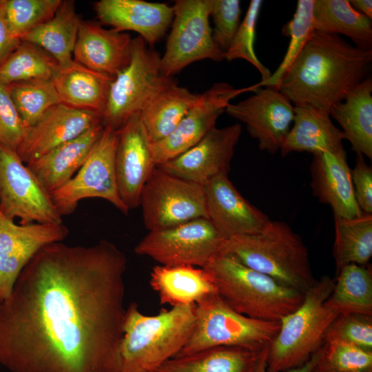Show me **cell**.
I'll use <instances>...</instances> for the list:
<instances>
[{
    "mask_svg": "<svg viewBox=\"0 0 372 372\" xmlns=\"http://www.w3.org/2000/svg\"><path fill=\"white\" fill-rule=\"evenodd\" d=\"M127 263L105 239L41 248L0 302V364L10 372H118Z\"/></svg>",
    "mask_w": 372,
    "mask_h": 372,
    "instance_id": "6da1fadb",
    "label": "cell"
},
{
    "mask_svg": "<svg viewBox=\"0 0 372 372\" xmlns=\"http://www.w3.org/2000/svg\"><path fill=\"white\" fill-rule=\"evenodd\" d=\"M372 51L339 35L316 32L282 76L278 90L293 106L328 113L369 75Z\"/></svg>",
    "mask_w": 372,
    "mask_h": 372,
    "instance_id": "7a4b0ae2",
    "label": "cell"
},
{
    "mask_svg": "<svg viewBox=\"0 0 372 372\" xmlns=\"http://www.w3.org/2000/svg\"><path fill=\"white\" fill-rule=\"evenodd\" d=\"M195 304L174 306L148 316L131 303L124 318L118 372H155L176 356L193 332Z\"/></svg>",
    "mask_w": 372,
    "mask_h": 372,
    "instance_id": "3957f363",
    "label": "cell"
},
{
    "mask_svg": "<svg viewBox=\"0 0 372 372\" xmlns=\"http://www.w3.org/2000/svg\"><path fill=\"white\" fill-rule=\"evenodd\" d=\"M305 293L316 282L308 249L285 223L270 220L260 233L225 238L220 253Z\"/></svg>",
    "mask_w": 372,
    "mask_h": 372,
    "instance_id": "277c9868",
    "label": "cell"
},
{
    "mask_svg": "<svg viewBox=\"0 0 372 372\" xmlns=\"http://www.w3.org/2000/svg\"><path fill=\"white\" fill-rule=\"evenodd\" d=\"M218 296L234 311L247 317L280 322L302 302L304 293L219 254L204 268Z\"/></svg>",
    "mask_w": 372,
    "mask_h": 372,
    "instance_id": "5b68a950",
    "label": "cell"
},
{
    "mask_svg": "<svg viewBox=\"0 0 372 372\" xmlns=\"http://www.w3.org/2000/svg\"><path fill=\"white\" fill-rule=\"evenodd\" d=\"M335 281L327 275L316 280L301 304L280 320V329L268 347L267 372L300 367L321 349L329 327L338 316L324 305Z\"/></svg>",
    "mask_w": 372,
    "mask_h": 372,
    "instance_id": "8992f818",
    "label": "cell"
},
{
    "mask_svg": "<svg viewBox=\"0 0 372 372\" xmlns=\"http://www.w3.org/2000/svg\"><path fill=\"white\" fill-rule=\"evenodd\" d=\"M280 322L265 321L232 309L218 293L195 304V324L185 345L176 356L218 346L262 349L280 329Z\"/></svg>",
    "mask_w": 372,
    "mask_h": 372,
    "instance_id": "52a82bcc",
    "label": "cell"
},
{
    "mask_svg": "<svg viewBox=\"0 0 372 372\" xmlns=\"http://www.w3.org/2000/svg\"><path fill=\"white\" fill-rule=\"evenodd\" d=\"M212 0H176L161 71L172 78L191 63L204 59L224 60L209 23Z\"/></svg>",
    "mask_w": 372,
    "mask_h": 372,
    "instance_id": "ba28073f",
    "label": "cell"
},
{
    "mask_svg": "<svg viewBox=\"0 0 372 372\" xmlns=\"http://www.w3.org/2000/svg\"><path fill=\"white\" fill-rule=\"evenodd\" d=\"M161 55L137 37L132 40L129 63L112 79L102 117L104 126L118 130L139 113L145 102L169 77L161 71Z\"/></svg>",
    "mask_w": 372,
    "mask_h": 372,
    "instance_id": "9c48e42d",
    "label": "cell"
},
{
    "mask_svg": "<svg viewBox=\"0 0 372 372\" xmlns=\"http://www.w3.org/2000/svg\"><path fill=\"white\" fill-rule=\"evenodd\" d=\"M118 130L104 126L103 132L76 174L64 185L50 194L61 216L74 211L80 200L103 198L124 214L129 209L121 200L118 190L115 154Z\"/></svg>",
    "mask_w": 372,
    "mask_h": 372,
    "instance_id": "30bf717a",
    "label": "cell"
},
{
    "mask_svg": "<svg viewBox=\"0 0 372 372\" xmlns=\"http://www.w3.org/2000/svg\"><path fill=\"white\" fill-rule=\"evenodd\" d=\"M149 231L207 218L203 185L169 174L158 167L144 185L140 198Z\"/></svg>",
    "mask_w": 372,
    "mask_h": 372,
    "instance_id": "8fae6325",
    "label": "cell"
},
{
    "mask_svg": "<svg viewBox=\"0 0 372 372\" xmlns=\"http://www.w3.org/2000/svg\"><path fill=\"white\" fill-rule=\"evenodd\" d=\"M225 238L207 218L149 231L134 248L161 265L204 268L220 253Z\"/></svg>",
    "mask_w": 372,
    "mask_h": 372,
    "instance_id": "7c38bea8",
    "label": "cell"
},
{
    "mask_svg": "<svg viewBox=\"0 0 372 372\" xmlns=\"http://www.w3.org/2000/svg\"><path fill=\"white\" fill-rule=\"evenodd\" d=\"M0 212L21 225L63 223L50 194L16 152L1 145Z\"/></svg>",
    "mask_w": 372,
    "mask_h": 372,
    "instance_id": "4fadbf2b",
    "label": "cell"
},
{
    "mask_svg": "<svg viewBox=\"0 0 372 372\" xmlns=\"http://www.w3.org/2000/svg\"><path fill=\"white\" fill-rule=\"evenodd\" d=\"M256 85L235 88L220 82L200 94L199 101L186 114L173 132L165 138L152 143L156 166L184 153L216 127L218 117L225 111L231 101L237 96L253 92Z\"/></svg>",
    "mask_w": 372,
    "mask_h": 372,
    "instance_id": "5bb4252c",
    "label": "cell"
},
{
    "mask_svg": "<svg viewBox=\"0 0 372 372\" xmlns=\"http://www.w3.org/2000/svg\"><path fill=\"white\" fill-rule=\"evenodd\" d=\"M249 97L230 103L225 112L244 123L258 147L270 154L280 150L294 118V106L278 90L257 87Z\"/></svg>",
    "mask_w": 372,
    "mask_h": 372,
    "instance_id": "9a60e30c",
    "label": "cell"
},
{
    "mask_svg": "<svg viewBox=\"0 0 372 372\" xmlns=\"http://www.w3.org/2000/svg\"><path fill=\"white\" fill-rule=\"evenodd\" d=\"M68 234L63 223L17 225L0 214V302L10 298L33 256L44 246L61 242Z\"/></svg>",
    "mask_w": 372,
    "mask_h": 372,
    "instance_id": "2e32d148",
    "label": "cell"
},
{
    "mask_svg": "<svg viewBox=\"0 0 372 372\" xmlns=\"http://www.w3.org/2000/svg\"><path fill=\"white\" fill-rule=\"evenodd\" d=\"M241 133L240 124L215 127L190 149L156 167L201 185L215 176L228 175Z\"/></svg>",
    "mask_w": 372,
    "mask_h": 372,
    "instance_id": "e0dca14e",
    "label": "cell"
},
{
    "mask_svg": "<svg viewBox=\"0 0 372 372\" xmlns=\"http://www.w3.org/2000/svg\"><path fill=\"white\" fill-rule=\"evenodd\" d=\"M156 167L152 143L137 113L118 130L115 154L118 194L129 211L139 207L142 189Z\"/></svg>",
    "mask_w": 372,
    "mask_h": 372,
    "instance_id": "ac0fdd59",
    "label": "cell"
},
{
    "mask_svg": "<svg viewBox=\"0 0 372 372\" xmlns=\"http://www.w3.org/2000/svg\"><path fill=\"white\" fill-rule=\"evenodd\" d=\"M203 185L207 218L225 238L258 234L271 220L240 194L227 174L215 176Z\"/></svg>",
    "mask_w": 372,
    "mask_h": 372,
    "instance_id": "d6986e66",
    "label": "cell"
},
{
    "mask_svg": "<svg viewBox=\"0 0 372 372\" xmlns=\"http://www.w3.org/2000/svg\"><path fill=\"white\" fill-rule=\"evenodd\" d=\"M100 123L96 113L59 103L28 128L17 154L26 165Z\"/></svg>",
    "mask_w": 372,
    "mask_h": 372,
    "instance_id": "ffe728a7",
    "label": "cell"
},
{
    "mask_svg": "<svg viewBox=\"0 0 372 372\" xmlns=\"http://www.w3.org/2000/svg\"><path fill=\"white\" fill-rule=\"evenodd\" d=\"M94 8L101 24L137 32L150 47L165 35L174 17L173 7L167 3L143 0H101Z\"/></svg>",
    "mask_w": 372,
    "mask_h": 372,
    "instance_id": "44dd1931",
    "label": "cell"
},
{
    "mask_svg": "<svg viewBox=\"0 0 372 372\" xmlns=\"http://www.w3.org/2000/svg\"><path fill=\"white\" fill-rule=\"evenodd\" d=\"M133 39L128 33L106 29L100 23L81 19L73 60L114 78L130 62Z\"/></svg>",
    "mask_w": 372,
    "mask_h": 372,
    "instance_id": "7402d4cb",
    "label": "cell"
},
{
    "mask_svg": "<svg viewBox=\"0 0 372 372\" xmlns=\"http://www.w3.org/2000/svg\"><path fill=\"white\" fill-rule=\"evenodd\" d=\"M313 195L329 205L333 215L353 218L361 215L351 179V169L344 149L313 154L310 165Z\"/></svg>",
    "mask_w": 372,
    "mask_h": 372,
    "instance_id": "603a6c76",
    "label": "cell"
},
{
    "mask_svg": "<svg viewBox=\"0 0 372 372\" xmlns=\"http://www.w3.org/2000/svg\"><path fill=\"white\" fill-rule=\"evenodd\" d=\"M103 128V123L96 125L26 165L51 194L76 174L100 138Z\"/></svg>",
    "mask_w": 372,
    "mask_h": 372,
    "instance_id": "cb8c5ba5",
    "label": "cell"
},
{
    "mask_svg": "<svg viewBox=\"0 0 372 372\" xmlns=\"http://www.w3.org/2000/svg\"><path fill=\"white\" fill-rule=\"evenodd\" d=\"M200 95L180 86L173 77L167 78L138 113L150 142H158L170 134Z\"/></svg>",
    "mask_w": 372,
    "mask_h": 372,
    "instance_id": "d4e9b609",
    "label": "cell"
},
{
    "mask_svg": "<svg viewBox=\"0 0 372 372\" xmlns=\"http://www.w3.org/2000/svg\"><path fill=\"white\" fill-rule=\"evenodd\" d=\"M344 136L332 122L328 113L306 107L294 106V118L280 152L282 156L291 152L312 154L344 149Z\"/></svg>",
    "mask_w": 372,
    "mask_h": 372,
    "instance_id": "484cf974",
    "label": "cell"
},
{
    "mask_svg": "<svg viewBox=\"0 0 372 372\" xmlns=\"http://www.w3.org/2000/svg\"><path fill=\"white\" fill-rule=\"evenodd\" d=\"M149 284L161 304L172 307L196 304L217 293L207 272L189 265L155 266L150 273Z\"/></svg>",
    "mask_w": 372,
    "mask_h": 372,
    "instance_id": "4316f807",
    "label": "cell"
},
{
    "mask_svg": "<svg viewBox=\"0 0 372 372\" xmlns=\"http://www.w3.org/2000/svg\"><path fill=\"white\" fill-rule=\"evenodd\" d=\"M112 79L73 61L66 67L59 66L52 81L61 103L103 117Z\"/></svg>",
    "mask_w": 372,
    "mask_h": 372,
    "instance_id": "83f0119b",
    "label": "cell"
},
{
    "mask_svg": "<svg viewBox=\"0 0 372 372\" xmlns=\"http://www.w3.org/2000/svg\"><path fill=\"white\" fill-rule=\"evenodd\" d=\"M329 115L342 127L344 139L356 154L372 159V79L367 76L340 102Z\"/></svg>",
    "mask_w": 372,
    "mask_h": 372,
    "instance_id": "f1b7e54d",
    "label": "cell"
},
{
    "mask_svg": "<svg viewBox=\"0 0 372 372\" xmlns=\"http://www.w3.org/2000/svg\"><path fill=\"white\" fill-rule=\"evenodd\" d=\"M265 347L218 346L207 348L174 356L155 372H255Z\"/></svg>",
    "mask_w": 372,
    "mask_h": 372,
    "instance_id": "f546056e",
    "label": "cell"
},
{
    "mask_svg": "<svg viewBox=\"0 0 372 372\" xmlns=\"http://www.w3.org/2000/svg\"><path fill=\"white\" fill-rule=\"evenodd\" d=\"M71 0L61 1L54 16L28 32L21 41L37 45L49 54L61 68L73 62V52L80 23Z\"/></svg>",
    "mask_w": 372,
    "mask_h": 372,
    "instance_id": "4dcf8cb0",
    "label": "cell"
},
{
    "mask_svg": "<svg viewBox=\"0 0 372 372\" xmlns=\"http://www.w3.org/2000/svg\"><path fill=\"white\" fill-rule=\"evenodd\" d=\"M313 18L316 32L344 35L357 48L372 51V21L349 1L314 0Z\"/></svg>",
    "mask_w": 372,
    "mask_h": 372,
    "instance_id": "1f68e13d",
    "label": "cell"
},
{
    "mask_svg": "<svg viewBox=\"0 0 372 372\" xmlns=\"http://www.w3.org/2000/svg\"><path fill=\"white\" fill-rule=\"evenodd\" d=\"M333 289L324 305L338 315L372 316V269L371 265L349 264L335 278Z\"/></svg>",
    "mask_w": 372,
    "mask_h": 372,
    "instance_id": "d6a6232c",
    "label": "cell"
},
{
    "mask_svg": "<svg viewBox=\"0 0 372 372\" xmlns=\"http://www.w3.org/2000/svg\"><path fill=\"white\" fill-rule=\"evenodd\" d=\"M333 255L336 273L344 266H366L372 256V214L362 213L353 218L333 215Z\"/></svg>",
    "mask_w": 372,
    "mask_h": 372,
    "instance_id": "836d02e7",
    "label": "cell"
},
{
    "mask_svg": "<svg viewBox=\"0 0 372 372\" xmlns=\"http://www.w3.org/2000/svg\"><path fill=\"white\" fill-rule=\"evenodd\" d=\"M59 68L45 51L21 41L0 65V83H12L38 79H52Z\"/></svg>",
    "mask_w": 372,
    "mask_h": 372,
    "instance_id": "e575fe53",
    "label": "cell"
},
{
    "mask_svg": "<svg viewBox=\"0 0 372 372\" xmlns=\"http://www.w3.org/2000/svg\"><path fill=\"white\" fill-rule=\"evenodd\" d=\"M314 0H298L295 13L282 28V33L290 39L287 52L276 70L257 87L278 88L280 82L289 68L316 32L313 18Z\"/></svg>",
    "mask_w": 372,
    "mask_h": 372,
    "instance_id": "d590c367",
    "label": "cell"
},
{
    "mask_svg": "<svg viewBox=\"0 0 372 372\" xmlns=\"http://www.w3.org/2000/svg\"><path fill=\"white\" fill-rule=\"evenodd\" d=\"M8 87L13 103L28 128L50 108L61 103L52 79L19 82Z\"/></svg>",
    "mask_w": 372,
    "mask_h": 372,
    "instance_id": "8d00e7d4",
    "label": "cell"
},
{
    "mask_svg": "<svg viewBox=\"0 0 372 372\" xmlns=\"http://www.w3.org/2000/svg\"><path fill=\"white\" fill-rule=\"evenodd\" d=\"M62 0H0L12 33L21 39L30 30L50 19Z\"/></svg>",
    "mask_w": 372,
    "mask_h": 372,
    "instance_id": "74e56055",
    "label": "cell"
},
{
    "mask_svg": "<svg viewBox=\"0 0 372 372\" xmlns=\"http://www.w3.org/2000/svg\"><path fill=\"white\" fill-rule=\"evenodd\" d=\"M262 4L261 0L250 1L242 21L224 53V59L228 61L243 59L254 66L261 75L260 82L267 81L272 74L258 59L254 49L256 24Z\"/></svg>",
    "mask_w": 372,
    "mask_h": 372,
    "instance_id": "f35d334b",
    "label": "cell"
},
{
    "mask_svg": "<svg viewBox=\"0 0 372 372\" xmlns=\"http://www.w3.org/2000/svg\"><path fill=\"white\" fill-rule=\"evenodd\" d=\"M319 361L338 372L372 371V351L345 342H324Z\"/></svg>",
    "mask_w": 372,
    "mask_h": 372,
    "instance_id": "ab89813d",
    "label": "cell"
},
{
    "mask_svg": "<svg viewBox=\"0 0 372 372\" xmlns=\"http://www.w3.org/2000/svg\"><path fill=\"white\" fill-rule=\"evenodd\" d=\"M333 341L349 342L372 351V316L338 315L329 327L324 343Z\"/></svg>",
    "mask_w": 372,
    "mask_h": 372,
    "instance_id": "60d3db41",
    "label": "cell"
},
{
    "mask_svg": "<svg viewBox=\"0 0 372 372\" xmlns=\"http://www.w3.org/2000/svg\"><path fill=\"white\" fill-rule=\"evenodd\" d=\"M241 13L239 0H212L210 17L214 25L213 39L224 53L238 29Z\"/></svg>",
    "mask_w": 372,
    "mask_h": 372,
    "instance_id": "b9f144b4",
    "label": "cell"
},
{
    "mask_svg": "<svg viewBox=\"0 0 372 372\" xmlns=\"http://www.w3.org/2000/svg\"><path fill=\"white\" fill-rule=\"evenodd\" d=\"M28 130L13 103L8 85L0 83V145L17 152Z\"/></svg>",
    "mask_w": 372,
    "mask_h": 372,
    "instance_id": "7bdbcfd3",
    "label": "cell"
},
{
    "mask_svg": "<svg viewBox=\"0 0 372 372\" xmlns=\"http://www.w3.org/2000/svg\"><path fill=\"white\" fill-rule=\"evenodd\" d=\"M351 179L358 205L362 212L372 214V168L362 155L357 154Z\"/></svg>",
    "mask_w": 372,
    "mask_h": 372,
    "instance_id": "ee69618b",
    "label": "cell"
},
{
    "mask_svg": "<svg viewBox=\"0 0 372 372\" xmlns=\"http://www.w3.org/2000/svg\"><path fill=\"white\" fill-rule=\"evenodd\" d=\"M21 39L12 33L0 3V65L21 43Z\"/></svg>",
    "mask_w": 372,
    "mask_h": 372,
    "instance_id": "f6af8a7d",
    "label": "cell"
},
{
    "mask_svg": "<svg viewBox=\"0 0 372 372\" xmlns=\"http://www.w3.org/2000/svg\"><path fill=\"white\" fill-rule=\"evenodd\" d=\"M268 347H266L262 351L260 359L258 360L255 372H267V356ZM322 348V347H321ZM321 353V349L312 355L311 359L303 366L291 369L285 372H311L316 366Z\"/></svg>",
    "mask_w": 372,
    "mask_h": 372,
    "instance_id": "bcb514c9",
    "label": "cell"
},
{
    "mask_svg": "<svg viewBox=\"0 0 372 372\" xmlns=\"http://www.w3.org/2000/svg\"><path fill=\"white\" fill-rule=\"evenodd\" d=\"M350 4L358 12L372 19L371 0H351Z\"/></svg>",
    "mask_w": 372,
    "mask_h": 372,
    "instance_id": "7dc6e473",
    "label": "cell"
},
{
    "mask_svg": "<svg viewBox=\"0 0 372 372\" xmlns=\"http://www.w3.org/2000/svg\"><path fill=\"white\" fill-rule=\"evenodd\" d=\"M311 372H338V371H335L334 370H332V369L327 367L323 364H322L319 361V359H318L316 366H314V368L313 369ZM370 372H372V371H370Z\"/></svg>",
    "mask_w": 372,
    "mask_h": 372,
    "instance_id": "c3c4849f",
    "label": "cell"
},
{
    "mask_svg": "<svg viewBox=\"0 0 372 372\" xmlns=\"http://www.w3.org/2000/svg\"><path fill=\"white\" fill-rule=\"evenodd\" d=\"M0 214H1V212H0Z\"/></svg>",
    "mask_w": 372,
    "mask_h": 372,
    "instance_id": "681fc988",
    "label": "cell"
}]
</instances>
